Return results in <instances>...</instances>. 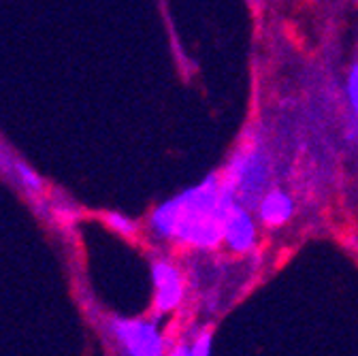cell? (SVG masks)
Returning <instances> with one entry per match:
<instances>
[{"mask_svg": "<svg viewBox=\"0 0 358 356\" xmlns=\"http://www.w3.org/2000/svg\"><path fill=\"white\" fill-rule=\"evenodd\" d=\"M235 201V192L222 175L209 173L201 182L154 207L148 229L160 241L192 250H215L222 245L224 220Z\"/></svg>", "mask_w": 358, "mask_h": 356, "instance_id": "6da1fadb", "label": "cell"}, {"mask_svg": "<svg viewBox=\"0 0 358 356\" xmlns=\"http://www.w3.org/2000/svg\"><path fill=\"white\" fill-rule=\"evenodd\" d=\"M220 175L235 192L237 201L254 209L258 199L271 188V156L260 141H245L237 148Z\"/></svg>", "mask_w": 358, "mask_h": 356, "instance_id": "7a4b0ae2", "label": "cell"}, {"mask_svg": "<svg viewBox=\"0 0 358 356\" xmlns=\"http://www.w3.org/2000/svg\"><path fill=\"white\" fill-rule=\"evenodd\" d=\"M0 180H5L15 192H20L41 218H69L73 211L69 201L56 199L41 173L5 141H0Z\"/></svg>", "mask_w": 358, "mask_h": 356, "instance_id": "3957f363", "label": "cell"}, {"mask_svg": "<svg viewBox=\"0 0 358 356\" xmlns=\"http://www.w3.org/2000/svg\"><path fill=\"white\" fill-rule=\"evenodd\" d=\"M107 331L122 356H166V343L156 322L141 318H111Z\"/></svg>", "mask_w": 358, "mask_h": 356, "instance_id": "277c9868", "label": "cell"}, {"mask_svg": "<svg viewBox=\"0 0 358 356\" xmlns=\"http://www.w3.org/2000/svg\"><path fill=\"white\" fill-rule=\"evenodd\" d=\"M222 243L233 254H250L258 243V225L254 209L235 201L224 220Z\"/></svg>", "mask_w": 358, "mask_h": 356, "instance_id": "5b68a950", "label": "cell"}, {"mask_svg": "<svg viewBox=\"0 0 358 356\" xmlns=\"http://www.w3.org/2000/svg\"><path fill=\"white\" fill-rule=\"evenodd\" d=\"M152 284H154V305L158 314H169L177 309L186 294V282L177 264L171 260H156L152 264Z\"/></svg>", "mask_w": 358, "mask_h": 356, "instance_id": "8992f818", "label": "cell"}, {"mask_svg": "<svg viewBox=\"0 0 358 356\" xmlns=\"http://www.w3.org/2000/svg\"><path fill=\"white\" fill-rule=\"evenodd\" d=\"M256 220L266 229H280L294 215L296 203L290 192L282 188H268L254 207Z\"/></svg>", "mask_w": 358, "mask_h": 356, "instance_id": "52a82bcc", "label": "cell"}, {"mask_svg": "<svg viewBox=\"0 0 358 356\" xmlns=\"http://www.w3.org/2000/svg\"><path fill=\"white\" fill-rule=\"evenodd\" d=\"M211 331H203L194 341L175 346L169 356H211Z\"/></svg>", "mask_w": 358, "mask_h": 356, "instance_id": "ba28073f", "label": "cell"}, {"mask_svg": "<svg viewBox=\"0 0 358 356\" xmlns=\"http://www.w3.org/2000/svg\"><path fill=\"white\" fill-rule=\"evenodd\" d=\"M105 225L111 231H115L117 235L126 237V239H132L134 235L139 233L137 220H132V218H128L126 213H120V211H107L105 213Z\"/></svg>", "mask_w": 358, "mask_h": 356, "instance_id": "9c48e42d", "label": "cell"}, {"mask_svg": "<svg viewBox=\"0 0 358 356\" xmlns=\"http://www.w3.org/2000/svg\"><path fill=\"white\" fill-rule=\"evenodd\" d=\"M345 97H348L352 122H358V60L350 66V73L345 79Z\"/></svg>", "mask_w": 358, "mask_h": 356, "instance_id": "30bf717a", "label": "cell"}]
</instances>
